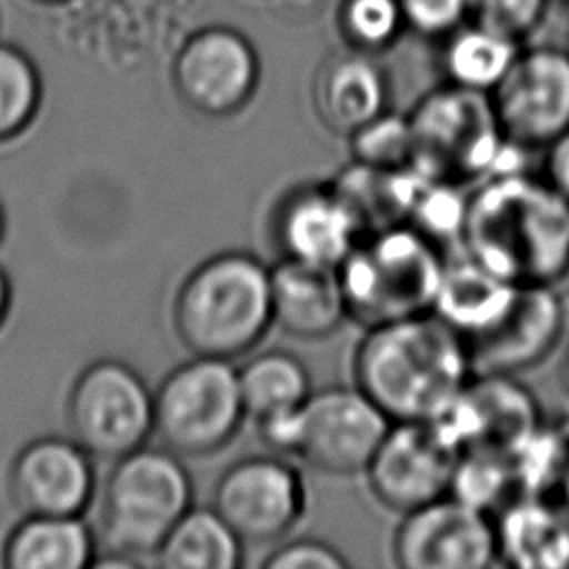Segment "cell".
Returning a JSON list of instances; mask_svg holds the SVG:
<instances>
[{"label":"cell","mask_w":569,"mask_h":569,"mask_svg":"<svg viewBox=\"0 0 569 569\" xmlns=\"http://www.w3.org/2000/svg\"><path fill=\"white\" fill-rule=\"evenodd\" d=\"M9 305H11V284H9L7 273H4L2 267H0V327H2L4 320H7Z\"/></svg>","instance_id":"cell-35"},{"label":"cell","mask_w":569,"mask_h":569,"mask_svg":"<svg viewBox=\"0 0 569 569\" xmlns=\"http://www.w3.org/2000/svg\"><path fill=\"white\" fill-rule=\"evenodd\" d=\"M171 322L191 356L233 360L271 329V267L247 251H222L180 282Z\"/></svg>","instance_id":"cell-3"},{"label":"cell","mask_w":569,"mask_h":569,"mask_svg":"<svg viewBox=\"0 0 569 569\" xmlns=\"http://www.w3.org/2000/svg\"><path fill=\"white\" fill-rule=\"evenodd\" d=\"M244 418L238 369L224 358L193 356L153 391V433L182 458L224 449Z\"/></svg>","instance_id":"cell-7"},{"label":"cell","mask_w":569,"mask_h":569,"mask_svg":"<svg viewBox=\"0 0 569 569\" xmlns=\"http://www.w3.org/2000/svg\"><path fill=\"white\" fill-rule=\"evenodd\" d=\"M445 264V249L413 227L365 233L336 267L349 320L369 329L433 311Z\"/></svg>","instance_id":"cell-5"},{"label":"cell","mask_w":569,"mask_h":569,"mask_svg":"<svg viewBox=\"0 0 569 569\" xmlns=\"http://www.w3.org/2000/svg\"><path fill=\"white\" fill-rule=\"evenodd\" d=\"M518 287L460 253L447 258L433 313L469 340L491 329L507 313Z\"/></svg>","instance_id":"cell-22"},{"label":"cell","mask_w":569,"mask_h":569,"mask_svg":"<svg viewBox=\"0 0 569 569\" xmlns=\"http://www.w3.org/2000/svg\"><path fill=\"white\" fill-rule=\"evenodd\" d=\"M271 238L282 258L338 267L362 229L333 182H302L273 207Z\"/></svg>","instance_id":"cell-18"},{"label":"cell","mask_w":569,"mask_h":569,"mask_svg":"<svg viewBox=\"0 0 569 569\" xmlns=\"http://www.w3.org/2000/svg\"><path fill=\"white\" fill-rule=\"evenodd\" d=\"M264 569H342L349 560L331 545L313 538H298L278 545L264 560Z\"/></svg>","instance_id":"cell-33"},{"label":"cell","mask_w":569,"mask_h":569,"mask_svg":"<svg viewBox=\"0 0 569 569\" xmlns=\"http://www.w3.org/2000/svg\"><path fill=\"white\" fill-rule=\"evenodd\" d=\"M458 456L436 422H391L362 473L373 498L402 516L449 493Z\"/></svg>","instance_id":"cell-13"},{"label":"cell","mask_w":569,"mask_h":569,"mask_svg":"<svg viewBox=\"0 0 569 569\" xmlns=\"http://www.w3.org/2000/svg\"><path fill=\"white\" fill-rule=\"evenodd\" d=\"M413 136V162L420 173L467 187L482 178L520 169L513 147L498 122L491 96L485 91L442 84L427 91L407 113Z\"/></svg>","instance_id":"cell-6"},{"label":"cell","mask_w":569,"mask_h":569,"mask_svg":"<svg viewBox=\"0 0 569 569\" xmlns=\"http://www.w3.org/2000/svg\"><path fill=\"white\" fill-rule=\"evenodd\" d=\"M542 178L569 204V129L545 147Z\"/></svg>","instance_id":"cell-34"},{"label":"cell","mask_w":569,"mask_h":569,"mask_svg":"<svg viewBox=\"0 0 569 569\" xmlns=\"http://www.w3.org/2000/svg\"><path fill=\"white\" fill-rule=\"evenodd\" d=\"M560 380H562V387L565 391L569 393V342L565 347V353H562V362H560Z\"/></svg>","instance_id":"cell-37"},{"label":"cell","mask_w":569,"mask_h":569,"mask_svg":"<svg viewBox=\"0 0 569 569\" xmlns=\"http://www.w3.org/2000/svg\"><path fill=\"white\" fill-rule=\"evenodd\" d=\"M7 489L22 516H82L96 493L93 458L73 438H38L13 458Z\"/></svg>","instance_id":"cell-17"},{"label":"cell","mask_w":569,"mask_h":569,"mask_svg":"<svg viewBox=\"0 0 569 569\" xmlns=\"http://www.w3.org/2000/svg\"><path fill=\"white\" fill-rule=\"evenodd\" d=\"M558 498L560 502L569 509V456L565 460V467H562V473H560V480H558Z\"/></svg>","instance_id":"cell-36"},{"label":"cell","mask_w":569,"mask_h":569,"mask_svg":"<svg viewBox=\"0 0 569 569\" xmlns=\"http://www.w3.org/2000/svg\"><path fill=\"white\" fill-rule=\"evenodd\" d=\"M489 96L500 129L513 147L545 149L569 129L567 47H522Z\"/></svg>","instance_id":"cell-11"},{"label":"cell","mask_w":569,"mask_h":569,"mask_svg":"<svg viewBox=\"0 0 569 569\" xmlns=\"http://www.w3.org/2000/svg\"><path fill=\"white\" fill-rule=\"evenodd\" d=\"M460 247L511 284L558 287L569 276V204L542 176L491 173L467 193Z\"/></svg>","instance_id":"cell-1"},{"label":"cell","mask_w":569,"mask_h":569,"mask_svg":"<svg viewBox=\"0 0 569 569\" xmlns=\"http://www.w3.org/2000/svg\"><path fill=\"white\" fill-rule=\"evenodd\" d=\"M449 496L487 513L500 511L509 500L520 496L511 456L493 451L460 453Z\"/></svg>","instance_id":"cell-27"},{"label":"cell","mask_w":569,"mask_h":569,"mask_svg":"<svg viewBox=\"0 0 569 569\" xmlns=\"http://www.w3.org/2000/svg\"><path fill=\"white\" fill-rule=\"evenodd\" d=\"M42 82L36 64L18 49L0 44V142L18 138L36 118Z\"/></svg>","instance_id":"cell-28"},{"label":"cell","mask_w":569,"mask_h":569,"mask_svg":"<svg viewBox=\"0 0 569 569\" xmlns=\"http://www.w3.org/2000/svg\"><path fill=\"white\" fill-rule=\"evenodd\" d=\"M296 458L329 476L362 473L391 420L360 387L311 391L298 411Z\"/></svg>","instance_id":"cell-10"},{"label":"cell","mask_w":569,"mask_h":569,"mask_svg":"<svg viewBox=\"0 0 569 569\" xmlns=\"http://www.w3.org/2000/svg\"><path fill=\"white\" fill-rule=\"evenodd\" d=\"M549 0H469V20L522 42L547 16Z\"/></svg>","instance_id":"cell-31"},{"label":"cell","mask_w":569,"mask_h":569,"mask_svg":"<svg viewBox=\"0 0 569 569\" xmlns=\"http://www.w3.org/2000/svg\"><path fill=\"white\" fill-rule=\"evenodd\" d=\"M311 100L322 127L349 138L389 109V78L373 53L349 49L318 67Z\"/></svg>","instance_id":"cell-20"},{"label":"cell","mask_w":569,"mask_h":569,"mask_svg":"<svg viewBox=\"0 0 569 569\" xmlns=\"http://www.w3.org/2000/svg\"><path fill=\"white\" fill-rule=\"evenodd\" d=\"M567 51H569V31H567Z\"/></svg>","instance_id":"cell-39"},{"label":"cell","mask_w":569,"mask_h":569,"mask_svg":"<svg viewBox=\"0 0 569 569\" xmlns=\"http://www.w3.org/2000/svg\"><path fill=\"white\" fill-rule=\"evenodd\" d=\"M96 556L82 516H22L2 545L7 569H84Z\"/></svg>","instance_id":"cell-23"},{"label":"cell","mask_w":569,"mask_h":569,"mask_svg":"<svg viewBox=\"0 0 569 569\" xmlns=\"http://www.w3.org/2000/svg\"><path fill=\"white\" fill-rule=\"evenodd\" d=\"M238 378L247 418L253 420L298 409L311 396L307 367L282 349L256 353L238 369Z\"/></svg>","instance_id":"cell-26"},{"label":"cell","mask_w":569,"mask_h":569,"mask_svg":"<svg viewBox=\"0 0 569 569\" xmlns=\"http://www.w3.org/2000/svg\"><path fill=\"white\" fill-rule=\"evenodd\" d=\"M338 27L351 49L380 53L407 29L400 0H342Z\"/></svg>","instance_id":"cell-29"},{"label":"cell","mask_w":569,"mask_h":569,"mask_svg":"<svg viewBox=\"0 0 569 569\" xmlns=\"http://www.w3.org/2000/svg\"><path fill=\"white\" fill-rule=\"evenodd\" d=\"M67 427L93 460L116 462L153 433V391L131 365L96 360L69 391Z\"/></svg>","instance_id":"cell-8"},{"label":"cell","mask_w":569,"mask_h":569,"mask_svg":"<svg viewBox=\"0 0 569 569\" xmlns=\"http://www.w3.org/2000/svg\"><path fill=\"white\" fill-rule=\"evenodd\" d=\"M242 538L213 507H191L167 533L151 562L164 569H238Z\"/></svg>","instance_id":"cell-24"},{"label":"cell","mask_w":569,"mask_h":569,"mask_svg":"<svg viewBox=\"0 0 569 569\" xmlns=\"http://www.w3.org/2000/svg\"><path fill=\"white\" fill-rule=\"evenodd\" d=\"M498 562L518 569H569V509L547 493H520L498 516Z\"/></svg>","instance_id":"cell-21"},{"label":"cell","mask_w":569,"mask_h":569,"mask_svg":"<svg viewBox=\"0 0 569 569\" xmlns=\"http://www.w3.org/2000/svg\"><path fill=\"white\" fill-rule=\"evenodd\" d=\"M407 29L425 38H447L469 18V0H400Z\"/></svg>","instance_id":"cell-32"},{"label":"cell","mask_w":569,"mask_h":569,"mask_svg":"<svg viewBox=\"0 0 569 569\" xmlns=\"http://www.w3.org/2000/svg\"><path fill=\"white\" fill-rule=\"evenodd\" d=\"M565 2H569V0H565Z\"/></svg>","instance_id":"cell-40"},{"label":"cell","mask_w":569,"mask_h":569,"mask_svg":"<svg viewBox=\"0 0 569 569\" xmlns=\"http://www.w3.org/2000/svg\"><path fill=\"white\" fill-rule=\"evenodd\" d=\"M211 507L242 542L267 545L284 538L302 520L307 487L282 456H247L218 476Z\"/></svg>","instance_id":"cell-9"},{"label":"cell","mask_w":569,"mask_h":569,"mask_svg":"<svg viewBox=\"0 0 569 569\" xmlns=\"http://www.w3.org/2000/svg\"><path fill=\"white\" fill-rule=\"evenodd\" d=\"M2 233H4V213H2V207H0V240H2Z\"/></svg>","instance_id":"cell-38"},{"label":"cell","mask_w":569,"mask_h":569,"mask_svg":"<svg viewBox=\"0 0 569 569\" xmlns=\"http://www.w3.org/2000/svg\"><path fill=\"white\" fill-rule=\"evenodd\" d=\"M522 42L491 31L476 22H465L445 38L442 71L447 82L491 93L505 78Z\"/></svg>","instance_id":"cell-25"},{"label":"cell","mask_w":569,"mask_h":569,"mask_svg":"<svg viewBox=\"0 0 569 569\" xmlns=\"http://www.w3.org/2000/svg\"><path fill=\"white\" fill-rule=\"evenodd\" d=\"M273 325L298 340H325L347 320L345 291L336 267L280 258L271 267Z\"/></svg>","instance_id":"cell-19"},{"label":"cell","mask_w":569,"mask_h":569,"mask_svg":"<svg viewBox=\"0 0 569 569\" xmlns=\"http://www.w3.org/2000/svg\"><path fill=\"white\" fill-rule=\"evenodd\" d=\"M171 82L191 111L229 118L253 100L260 60L240 31L213 24L184 38L171 62Z\"/></svg>","instance_id":"cell-12"},{"label":"cell","mask_w":569,"mask_h":569,"mask_svg":"<svg viewBox=\"0 0 569 569\" xmlns=\"http://www.w3.org/2000/svg\"><path fill=\"white\" fill-rule=\"evenodd\" d=\"M567 333L565 293L549 284H520L507 313L465 342L476 373L516 376L547 360Z\"/></svg>","instance_id":"cell-16"},{"label":"cell","mask_w":569,"mask_h":569,"mask_svg":"<svg viewBox=\"0 0 569 569\" xmlns=\"http://www.w3.org/2000/svg\"><path fill=\"white\" fill-rule=\"evenodd\" d=\"M191 507L193 478L182 456L167 447H140L122 456L100 493L98 529L107 558H96L93 567L147 562Z\"/></svg>","instance_id":"cell-4"},{"label":"cell","mask_w":569,"mask_h":569,"mask_svg":"<svg viewBox=\"0 0 569 569\" xmlns=\"http://www.w3.org/2000/svg\"><path fill=\"white\" fill-rule=\"evenodd\" d=\"M465 451L516 453L545 422L538 398L511 373H473L451 407L433 420Z\"/></svg>","instance_id":"cell-15"},{"label":"cell","mask_w":569,"mask_h":569,"mask_svg":"<svg viewBox=\"0 0 569 569\" xmlns=\"http://www.w3.org/2000/svg\"><path fill=\"white\" fill-rule=\"evenodd\" d=\"M402 569H485L498 562L496 525L453 496H442L402 513L391 540Z\"/></svg>","instance_id":"cell-14"},{"label":"cell","mask_w":569,"mask_h":569,"mask_svg":"<svg viewBox=\"0 0 569 569\" xmlns=\"http://www.w3.org/2000/svg\"><path fill=\"white\" fill-rule=\"evenodd\" d=\"M347 140L351 160L356 162L380 169H405L413 162V136L409 116L387 109L353 131Z\"/></svg>","instance_id":"cell-30"},{"label":"cell","mask_w":569,"mask_h":569,"mask_svg":"<svg viewBox=\"0 0 569 569\" xmlns=\"http://www.w3.org/2000/svg\"><path fill=\"white\" fill-rule=\"evenodd\" d=\"M476 373L465 338L438 313L369 327L353 380L391 422L438 420Z\"/></svg>","instance_id":"cell-2"}]
</instances>
